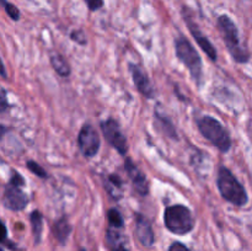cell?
<instances>
[{
    "label": "cell",
    "mask_w": 252,
    "mask_h": 251,
    "mask_svg": "<svg viewBox=\"0 0 252 251\" xmlns=\"http://www.w3.org/2000/svg\"><path fill=\"white\" fill-rule=\"evenodd\" d=\"M217 27L231 59L236 64H248L251 59V53L241 41L240 31L235 21L228 14H221L217 19Z\"/></svg>",
    "instance_id": "obj_1"
},
{
    "label": "cell",
    "mask_w": 252,
    "mask_h": 251,
    "mask_svg": "<svg viewBox=\"0 0 252 251\" xmlns=\"http://www.w3.org/2000/svg\"><path fill=\"white\" fill-rule=\"evenodd\" d=\"M216 184L221 198L228 203L238 208H243L249 203V194L245 186L225 165L218 166Z\"/></svg>",
    "instance_id": "obj_2"
},
{
    "label": "cell",
    "mask_w": 252,
    "mask_h": 251,
    "mask_svg": "<svg viewBox=\"0 0 252 251\" xmlns=\"http://www.w3.org/2000/svg\"><path fill=\"white\" fill-rule=\"evenodd\" d=\"M174 48L176 58L179 59L180 63L186 66L197 88L201 89L204 84L203 61L197 49L184 34H180L174 39Z\"/></svg>",
    "instance_id": "obj_3"
},
{
    "label": "cell",
    "mask_w": 252,
    "mask_h": 251,
    "mask_svg": "<svg viewBox=\"0 0 252 251\" xmlns=\"http://www.w3.org/2000/svg\"><path fill=\"white\" fill-rule=\"evenodd\" d=\"M194 121H196L197 129L204 139L208 140L221 154H228L230 152L233 147V139L229 130L220 121L209 115L199 116Z\"/></svg>",
    "instance_id": "obj_4"
},
{
    "label": "cell",
    "mask_w": 252,
    "mask_h": 251,
    "mask_svg": "<svg viewBox=\"0 0 252 251\" xmlns=\"http://www.w3.org/2000/svg\"><path fill=\"white\" fill-rule=\"evenodd\" d=\"M164 225L170 233L184 236L193 230L196 226V218L189 207L176 203L165 207Z\"/></svg>",
    "instance_id": "obj_5"
},
{
    "label": "cell",
    "mask_w": 252,
    "mask_h": 251,
    "mask_svg": "<svg viewBox=\"0 0 252 251\" xmlns=\"http://www.w3.org/2000/svg\"><path fill=\"white\" fill-rule=\"evenodd\" d=\"M181 15L185 24H186L187 29H189V33L193 37L194 41L197 42L199 48L206 53V56L208 57L209 61L216 63V62L218 61V52H217V48L214 47V44L212 43L211 39L208 38V36L202 31L199 25L197 24V21L194 20V14L191 10V7L187 6V5H184L181 9Z\"/></svg>",
    "instance_id": "obj_6"
},
{
    "label": "cell",
    "mask_w": 252,
    "mask_h": 251,
    "mask_svg": "<svg viewBox=\"0 0 252 251\" xmlns=\"http://www.w3.org/2000/svg\"><path fill=\"white\" fill-rule=\"evenodd\" d=\"M100 129L102 132L105 140L108 143V145L113 148L123 157H127L129 145H128L127 137H126L125 133L121 129L120 122L116 118L108 117L105 121H101Z\"/></svg>",
    "instance_id": "obj_7"
},
{
    "label": "cell",
    "mask_w": 252,
    "mask_h": 251,
    "mask_svg": "<svg viewBox=\"0 0 252 251\" xmlns=\"http://www.w3.org/2000/svg\"><path fill=\"white\" fill-rule=\"evenodd\" d=\"M78 149L85 159H93L98 154L101 148V138L97 129L91 123H85L80 128L76 138Z\"/></svg>",
    "instance_id": "obj_8"
},
{
    "label": "cell",
    "mask_w": 252,
    "mask_h": 251,
    "mask_svg": "<svg viewBox=\"0 0 252 251\" xmlns=\"http://www.w3.org/2000/svg\"><path fill=\"white\" fill-rule=\"evenodd\" d=\"M22 188H24L22 186L7 180L6 184L4 185V191H2L4 208L15 212V213L22 212L27 208L30 203V197Z\"/></svg>",
    "instance_id": "obj_9"
},
{
    "label": "cell",
    "mask_w": 252,
    "mask_h": 251,
    "mask_svg": "<svg viewBox=\"0 0 252 251\" xmlns=\"http://www.w3.org/2000/svg\"><path fill=\"white\" fill-rule=\"evenodd\" d=\"M128 70H129L132 81L138 93L144 96L145 98H148V100H154L157 97V90H155L154 85H153L145 69L139 64L129 62L128 63Z\"/></svg>",
    "instance_id": "obj_10"
},
{
    "label": "cell",
    "mask_w": 252,
    "mask_h": 251,
    "mask_svg": "<svg viewBox=\"0 0 252 251\" xmlns=\"http://www.w3.org/2000/svg\"><path fill=\"white\" fill-rule=\"evenodd\" d=\"M125 170L129 177L130 182L133 185L134 191L139 194L140 197H147L150 192V185L148 181V177L144 172L142 171L139 166L134 162V160L130 157H125Z\"/></svg>",
    "instance_id": "obj_11"
},
{
    "label": "cell",
    "mask_w": 252,
    "mask_h": 251,
    "mask_svg": "<svg viewBox=\"0 0 252 251\" xmlns=\"http://www.w3.org/2000/svg\"><path fill=\"white\" fill-rule=\"evenodd\" d=\"M134 233L137 240L144 248H152L155 244V234L152 223L144 214L137 212L134 214Z\"/></svg>",
    "instance_id": "obj_12"
},
{
    "label": "cell",
    "mask_w": 252,
    "mask_h": 251,
    "mask_svg": "<svg viewBox=\"0 0 252 251\" xmlns=\"http://www.w3.org/2000/svg\"><path fill=\"white\" fill-rule=\"evenodd\" d=\"M154 127L157 132H159L164 137L169 138L174 142H179L180 140L179 132H177L175 123L172 122V120L166 113H162L160 111V107L158 105L154 108Z\"/></svg>",
    "instance_id": "obj_13"
},
{
    "label": "cell",
    "mask_w": 252,
    "mask_h": 251,
    "mask_svg": "<svg viewBox=\"0 0 252 251\" xmlns=\"http://www.w3.org/2000/svg\"><path fill=\"white\" fill-rule=\"evenodd\" d=\"M102 186L107 196L113 202H120L123 198L125 192V181L122 177L116 172L106 174L102 176Z\"/></svg>",
    "instance_id": "obj_14"
},
{
    "label": "cell",
    "mask_w": 252,
    "mask_h": 251,
    "mask_svg": "<svg viewBox=\"0 0 252 251\" xmlns=\"http://www.w3.org/2000/svg\"><path fill=\"white\" fill-rule=\"evenodd\" d=\"M71 231H73V225L70 224L68 216H65V214L57 218L52 225V234L61 246L66 245Z\"/></svg>",
    "instance_id": "obj_15"
},
{
    "label": "cell",
    "mask_w": 252,
    "mask_h": 251,
    "mask_svg": "<svg viewBox=\"0 0 252 251\" xmlns=\"http://www.w3.org/2000/svg\"><path fill=\"white\" fill-rule=\"evenodd\" d=\"M123 229L107 226L106 230V244L110 251H129L126 246V238L122 234Z\"/></svg>",
    "instance_id": "obj_16"
},
{
    "label": "cell",
    "mask_w": 252,
    "mask_h": 251,
    "mask_svg": "<svg viewBox=\"0 0 252 251\" xmlns=\"http://www.w3.org/2000/svg\"><path fill=\"white\" fill-rule=\"evenodd\" d=\"M49 63L57 75H59L61 78L66 79L71 75L70 64L62 53H52L49 57Z\"/></svg>",
    "instance_id": "obj_17"
},
{
    "label": "cell",
    "mask_w": 252,
    "mask_h": 251,
    "mask_svg": "<svg viewBox=\"0 0 252 251\" xmlns=\"http://www.w3.org/2000/svg\"><path fill=\"white\" fill-rule=\"evenodd\" d=\"M30 224H31L32 236H33L34 246L39 245L42 241V234H43V214L38 209H33L29 216Z\"/></svg>",
    "instance_id": "obj_18"
},
{
    "label": "cell",
    "mask_w": 252,
    "mask_h": 251,
    "mask_svg": "<svg viewBox=\"0 0 252 251\" xmlns=\"http://www.w3.org/2000/svg\"><path fill=\"white\" fill-rule=\"evenodd\" d=\"M106 218H107L108 226H111V228H116V229L125 228V218H123L122 213H121L117 208H115V207L108 209L107 214H106Z\"/></svg>",
    "instance_id": "obj_19"
},
{
    "label": "cell",
    "mask_w": 252,
    "mask_h": 251,
    "mask_svg": "<svg viewBox=\"0 0 252 251\" xmlns=\"http://www.w3.org/2000/svg\"><path fill=\"white\" fill-rule=\"evenodd\" d=\"M26 167H27V170H29V171H31L32 174L34 175V176L39 177V179L48 180L49 177H51V175L47 172V170L44 169V167L42 166L41 164H38V162L34 161V160H32V159L27 160Z\"/></svg>",
    "instance_id": "obj_20"
},
{
    "label": "cell",
    "mask_w": 252,
    "mask_h": 251,
    "mask_svg": "<svg viewBox=\"0 0 252 251\" xmlns=\"http://www.w3.org/2000/svg\"><path fill=\"white\" fill-rule=\"evenodd\" d=\"M1 6L4 7V11L6 12L10 20H12L14 22L20 21V19H21V11H20L16 5L7 1V0H1Z\"/></svg>",
    "instance_id": "obj_21"
},
{
    "label": "cell",
    "mask_w": 252,
    "mask_h": 251,
    "mask_svg": "<svg viewBox=\"0 0 252 251\" xmlns=\"http://www.w3.org/2000/svg\"><path fill=\"white\" fill-rule=\"evenodd\" d=\"M69 38L74 42V43L79 44V46H86L88 44V37H86L85 32L81 29L71 30L69 33Z\"/></svg>",
    "instance_id": "obj_22"
},
{
    "label": "cell",
    "mask_w": 252,
    "mask_h": 251,
    "mask_svg": "<svg viewBox=\"0 0 252 251\" xmlns=\"http://www.w3.org/2000/svg\"><path fill=\"white\" fill-rule=\"evenodd\" d=\"M1 246L2 248H7L10 251H22L21 249H20L19 246L14 243V241L10 240V239L7 238V228L5 224H4V238H2Z\"/></svg>",
    "instance_id": "obj_23"
},
{
    "label": "cell",
    "mask_w": 252,
    "mask_h": 251,
    "mask_svg": "<svg viewBox=\"0 0 252 251\" xmlns=\"http://www.w3.org/2000/svg\"><path fill=\"white\" fill-rule=\"evenodd\" d=\"M84 2L86 4V7L89 9V11L91 12H95L97 10L102 9L103 5H105L103 0H84Z\"/></svg>",
    "instance_id": "obj_24"
},
{
    "label": "cell",
    "mask_w": 252,
    "mask_h": 251,
    "mask_svg": "<svg viewBox=\"0 0 252 251\" xmlns=\"http://www.w3.org/2000/svg\"><path fill=\"white\" fill-rule=\"evenodd\" d=\"M0 112L5 113L7 110H10V103L7 101V91L5 88H1V96H0Z\"/></svg>",
    "instance_id": "obj_25"
},
{
    "label": "cell",
    "mask_w": 252,
    "mask_h": 251,
    "mask_svg": "<svg viewBox=\"0 0 252 251\" xmlns=\"http://www.w3.org/2000/svg\"><path fill=\"white\" fill-rule=\"evenodd\" d=\"M167 251H192L189 246L185 245L181 241H174L171 245L169 246Z\"/></svg>",
    "instance_id": "obj_26"
},
{
    "label": "cell",
    "mask_w": 252,
    "mask_h": 251,
    "mask_svg": "<svg viewBox=\"0 0 252 251\" xmlns=\"http://www.w3.org/2000/svg\"><path fill=\"white\" fill-rule=\"evenodd\" d=\"M175 94H176V97H179V100H181V101H184V102H186L187 98L184 97V95H182V94H180V90H179V88H177V85L175 86Z\"/></svg>",
    "instance_id": "obj_27"
},
{
    "label": "cell",
    "mask_w": 252,
    "mask_h": 251,
    "mask_svg": "<svg viewBox=\"0 0 252 251\" xmlns=\"http://www.w3.org/2000/svg\"><path fill=\"white\" fill-rule=\"evenodd\" d=\"M1 76L2 79H7V74H6V69H5V64L1 59Z\"/></svg>",
    "instance_id": "obj_28"
},
{
    "label": "cell",
    "mask_w": 252,
    "mask_h": 251,
    "mask_svg": "<svg viewBox=\"0 0 252 251\" xmlns=\"http://www.w3.org/2000/svg\"><path fill=\"white\" fill-rule=\"evenodd\" d=\"M78 251H86V249L85 248H80Z\"/></svg>",
    "instance_id": "obj_29"
},
{
    "label": "cell",
    "mask_w": 252,
    "mask_h": 251,
    "mask_svg": "<svg viewBox=\"0 0 252 251\" xmlns=\"http://www.w3.org/2000/svg\"><path fill=\"white\" fill-rule=\"evenodd\" d=\"M0 251H5V249L1 246V249H0Z\"/></svg>",
    "instance_id": "obj_30"
}]
</instances>
